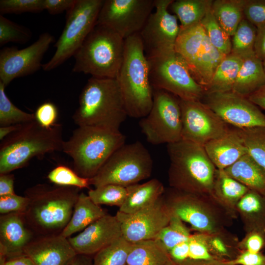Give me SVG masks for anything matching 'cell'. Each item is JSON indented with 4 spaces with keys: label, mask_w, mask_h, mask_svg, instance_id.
Wrapping results in <instances>:
<instances>
[{
    "label": "cell",
    "mask_w": 265,
    "mask_h": 265,
    "mask_svg": "<svg viewBox=\"0 0 265 265\" xmlns=\"http://www.w3.org/2000/svg\"><path fill=\"white\" fill-rule=\"evenodd\" d=\"M126 187L127 198L118 210L125 213H132L153 205L165 192L163 184L157 179Z\"/></svg>",
    "instance_id": "24"
},
{
    "label": "cell",
    "mask_w": 265,
    "mask_h": 265,
    "mask_svg": "<svg viewBox=\"0 0 265 265\" xmlns=\"http://www.w3.org/2000/svg\"><path fill=\"white\" fill-rule=\"evenodd\" d=\"M69 265H93V259L90 256L77 254Z\"/></svg>",
    "instance_id": "58"
},
{
    "label": "cell",
    "mask_w": 265,
    "mask_h": 265,
    "mask_svg": "<svg viewBox=\"0 0 265 265\" xmlns=\"http://www.w3.org/2000/svg\"><path fill=\"white\" fill-rule=\"evenodd\" d=\"M254 51L258 57L265 60V25L257 28Z\"/></svg>",
    "instance_id": "53"
},
{
    "label": "cell",
    "mask_w": 265,
    "mask_h": 265,
    "mask_svg": "<svg viewBox=\"0 0 265 265\" xmlns=\"http://www.w3.org/2000/svg\"><path fill=\"white\" fill-rule=\"evenodd\" d=\"M172 212L163 195L153 205L132 213L117 212L122 236L129 242L155 239L168 225Z\"/></svg>",
    "instance_id": "19"
},
{
    "label": "cell",
    "mask_w": 265,
    "mask_h": 265,
    "mask_svg": "<svg viewBox=\"0 0 265 265\" xmlns=\"http://www.w3.org/2000/svg\"><path fill=\"white\" fill-rule=\"evenodd\" d=\"M58 109L53 103L47 102L40 105L34 113L36 121L43 127L49 129L56 123Z\"/></svg>",
    "instance_id": "49"
},
{
    "label": "cell",
    "mask_w": 265,
    "mask_h": 265,
    "mask_svg": "<svg viewBox=\"0 0 265 265\" xmlns=\"http://www.w3.org/2000/svg\"><path fill=\"white\" fill-rule=\"evenodd\" d=\"M80 189L45 184L27 189L29 203L23 214L29 229L41 236L60 234L72 217Z\"/></svg>",
    "instance_id": "1"
},
{
    "label": "cell",
    "mask_w": 265,
    "mask_h": 265,
    "mask_svg": "<svg viewBox=\"0 0 265 265\" xmlns=\"http://www.w3.org/2000/svg\"><path fill=\"white\" fill-rule=\"evenodd\" d=\"M203 98L228 125L238 129L265 127V114L248 98L229 91L205 93Z\"/></svg>",
    "instance_id": "18"
},
{
    "label": "cell",
    "mask_w": 265,
    "mask_h": 265,
    "mask_svg": "<svg viewBox=\"0 0 265 265\" xmlns=\"http://www.w3.org/2000/svg\"><path fill=\"white\" fill-rule=\"evenodd\" d=\"M126 187L108 184L90 189L88 195L97 205L115 206L120 208L127 196Z\"/></svg>",
    "instance_id": "41"
},
{
    "label": "cell",
    "mask_w": 265,
    "mask_h": 265,
    "mask_svg": "<svg viewBox=\"0 0 265 265\" xmlns=\"http://www.w3.org/2000/svg\"><path fill=\"white\" fill-rule=\"evenodd\" d=\"M188 239L174 247L168 253L170 258L173 261L177 264H180L188 258Z\"/></svg>",
    "instance_id": "52"
},
{
    "label": "cell",
    "mask_w": 265,
    "mask_h": 265,
    "mask_svg": "<svg viewBox=\"0 0 265 265\" xmlns=\"http://www.w3.org/2000/svg\"><path fill=\"white\" fill-rule=\"evenodd\" d=\"M172 212L168 225L155 238L159 241L168 252L177 245L188 240L191 235L190 228L177 215Z\"/></svg>",
    "instance_id": "38"
},
{
    "label": "cell",
    "mask_w": 265,
    "mask_h": 265,
    "mask_svg": "<svg viewBox=\"0 0 265 265\" xmlns=\"http://www.w3.org/2000/svg\"><path fill=\"white\" fill-rule=\"evenodd\" d=\"M182 139L204 146L230 130L229 125L201 101L180 99Z\"/></svg>",
    "instance_id": "16"
},
{
    "label": "cell",
    "mask_w": 265,
    "mask_h": 265,
    "mask_svg": "<svg viewBox=\"0 0 265 265\" xmlns=\"http://www.w3.org/2000/svg\"><path fill=\"white\" fill-rule=\"evenodd\" d=\"M154 8V0H104L96 24L125 40L140 32Z\"/></svg>",
    "instance_id": "15"
},
{
    "label": "cell",
    "mask_w": 265,
    "mask_h": 265,
    "mask_svg": "<svg viewBox=\"0 0 265 265\" xmlns=\"http://www.w3.org/2000/svg\"><path fill=\"white\" fill-rule=\"evenodd\" d=\"M24 253L35 265H69L77 255L68 238L60 234L32 239Z\"/></svg>",
    "instance_id": "21"
},
{
    "label": "cell",
    "mask_w": 265,
    "mask_h": 265,
    "mask_svg": "<svg viewBox=\"0 0 265 265\" xmlns=\"http://www.w3.org/2000/svg\"><path fill=\"white\" fill-rule=\"evenodd\" d=\"M153 89L151 109L139 122L141 132L151 144L178 142L182 139V131L180 99L164 90Z\"/></svg>",
    "instance_id": "12"
},
{
    "label": "cell",
    "mask_w": 265,
    "mask_h": 265,
    "mask_svg": "<svg viewBox=\"0 0 265 265\" xmlns=\"http://www.w3.org/2000/svg\"><path fill=\"white\" fill-rule=\"evenodd\" d=\"M22 124L0 127V140L1 141L7 136L18 130Z\"/></svg>",
    "instance_id": "59"
},
{
    "label": "cell",
    "mask_w": 265,
    "mask_h": 265,
    "mask_svg": "<svg viewBox=\"0 0 265 265\" xmlns=\"http://www.w3.org/2000/svg\"><path fill=\"white\" fill-rule=\"evenodd\" d=\"M49 180L56 186H72L79 189L89 187L90 179L80 176L74 170L63 165L54 168L48 174Z\"/></svg>",
    "instance_id": "42"
},
{
    "label": "cell",
    "mask_w": 265,
    "mask_h": 265,
    "mask_svg": "<svg viewBox=\"0 0 265 265\" xmlns=\"http://www.w3.org/2000/svg\"><path fill=\"white\" fill-rule=\"evenodd\" d=\"M236 211L246 233L265 230V196L249 190L238 203Z\"/></svg>",
    "instance_id": "26"
},
{
    "label": "cell",
    "mask_w": 265,
    "mask_h": 265,
    "mask_svg": "<svg viewBox=\"0 0 265 265\" xmlns=\"http://www.w3.org/2000/svg\"><path fill=\"white\" fill-rule=\"evenodd\" d=\"M200 24L211 43L215 48L224 55L231 53V37L217 21L212 8L201 20Z\"/></svg>",
    "instance_id": "39"
},
{
    "label": "cell",
    "mask_w": 265,
    "mask_h": 265,
    "mask_svg": "<svg viewBox=\"0 0 265 265\" xmlns=\"http://www.w3.org/2000/svg\"><path fill=\"white\" fill-rule=\"evenodd\" d=\"M14 184L13 175L0 174V196L14 194Z\"/></svg>",
    "instance_id": "54"
},
{
    "label": "cell",
    "mask_w": 265,
    "mask_h": 265,
    "mask_svg": "<svg viewBox=\"0 0 265 265\" xmlns=\"http://www.w3.org/2000/svg\"><path fill=\"white\" fill-rule=\"evenodd\" d=\"M245 0H213L212 9L217 21L230 36L235 33L238 25L244 18Z\"/></svg>",
    "instance_id": "32"
},
{
    "label": "cell",
    "mask_w": 265,
    "mask_h": 265,
    "mask_svg": "<svg viewBox=\"0 0 265 265\" xmlns=\"http://www.w3.org/2000/svg\"><path fill=\"white\" fill-rule=\"evenodd\" d=\"M211 0H173L169 6L180 22V28H184L200 23L212 8Z\"/></svg>",
    "instance_id": "34"
},
{
    "label": "cell",
    "mask_w": 265,
    "mask_h": 265,
    "mask_svg": "<svg viewBox=\"0 0 265 265\" xmlns=\"http://www.w3.org/2000/svg\"><path fill=\"white\" fill-rule=\"evenodd\" d=\"M126 265H128L127 264H126Z\"/></svg>",
    "instance_id": "62"
},
{
    "label": "cell",
    "mask_w": 265,
    "mask_h": 265,
    "mask_svg": "<svg viewBox=\"0 0 265 265\" xmlns=\"http://www.w3.org/2000/svg\"><path fill=\"white\" fill-rule=\"evenodd\" d=\"M248 98L255 105L265 110V84L249 96Z\"/></svg>",
    "instance_id": "55"
},
{
    "label": "cell",
    "mask_w": 265,
    "mask_h": 265,
    "mask_svg": "<svg viewBox=\"0 0 265 265\" xmlns=\"http://www.w3.org/2000/svg\"><path fill=\"white\" fill-rule=\"evenodd\" d=\"M104 0H76L67 11L64 28L54 46L55 52L42 65L43 70H52L74 56L96 24Z\"/></svg>",
    "instance_id": "10"
},
{
    "label": "cell",
    "mask_w": 265,
    "mask_h": 265,
    "mask_svg": "<svg viewBox=\"0 0 265 265\" xmlns=\"http://www.w3.org/2000/svg\"><path fill=\"white\" fill-rule=\"evenodd\" d=\"M62 126L56 124L49 129L36 120L22 124L4 138L0 144V174L25 166L34 157L62 151Z\"/></svg>",
    "instance_id": "4"
},
{
    "label": "cell",
    "mask_w": 265,
    "mask_h": 265,
    "mask_svg": "<svg viewBox=\"0 0 265 265\" xmlns=\"http://www.w3.org/2000/svg\"><path fill=\"white\" fill-rule=\"evenodd\" d=\"M168 251L156 239L132 243L127 261L128 265H165Z\"/></svg>",
    "instance_id": "29"
},
{
    "label": "cell",
    "mask_w": 265,
    "mask_h": 265,
    "mask_svg": "<svg viewBox=\"0 0 265 265\" xmlns=\"http://www.w3.org/2000/svg\"><path fill=\"white\" fill-rule=\"evenodd\" d=\"M5 86L0 82V126L24 124L35 120L34 113L25 112L17 107L5 92Z\"/></svg>",
    "instance_id": "40"
},
{
    "label": "cell",
    "mask_w": 265,
    "mask_h": 265,
    "mask_svg": "<svg viewBox=\"0 0 265 265\" xmlns=\"http://www.w3.org/2000/svg\"><path fill=\"white\" fill-rule=\"evenodd\" d=\"M265 84L263 61L254 54L243 58L232 91L248 98Z\"/></svg>",
    "instance_id": "27"
},
{
    "label": "cell",
    "mask_w": 265,
    "mask_h": 265,
    "mask_svg": "<svg viewBox=\"0 0 265 265\" xmlns=\"http://www.w3.org/2000/svg\"><path fill=\"white\" fill-rule=\"evenodd\" d=\"M165 199L170 210L196 232L210 233L226 228L238 216L213 194L189 193L171 188Z\"/></svg>",
    "instance_id": "8"
},
{
    "label": "cell",
    "mask_w": 265,
    "mask_h": 265,
    "mask_svg": "<svg viewBox=\"0 0 265 265\" xmlns=\"http://www.w3.org/2000/svg\"><path fill=\"white\" fill-rule=\"evenodd\" d=\"M121 237V226L116 215L106 214L68 238L77 254L90 256Z\"/></svg>",
    "instance_id": "20"
},
{
    "label": "cell",
    "mask_w": 265,
    "mask_h": 265,
    "mask_svg": "<svg viewBox=\"0 0 265 265\" xmlns=\"http://www.w3.org/2000/svg\"><path fill=\"white\" fill-rule=\"evenodd\" d=\"M249 190L244 185L216 169L213 195L225 206L236 211L239 201Z\"/></svg>",
    "instance_id": "31"
},
{
    "label": "cell",
    "mask_w": 265,
    "mask_h": 265,
    "mask_svg": "<svg viewBox=\"0 0 265 265\" xmlns=\"http://www.w3.org/2000/svg\"><path fill=\"white\" fill-rule=\"evenodd\" d=\"M244 18L257 28L265 25V0H245Z\"/></svg>",
    "instance_id": "46"
},
{
    "label": "cell",
    "mask_w": 265,
    "mask_h": 265,
    "mask_svg": "<svg viewBox=\"0 0 265 265\" xmlns=\"http://www.w3.org/2000/svg\"><path fill=\"white\" fill-rule=\"evenodd\" d=\"M263 66H264V70H265V60L263 61Z\"/></svg>",
    "instance_id": "61"
},
{
    "label": "cell",
    "mask_w": 265,
    "mask_h": 265,
    "mask_svg": "<svg viewBox=\"0 0 265 265\" xmlns=\"http://www.w3.org/2000/svg\"><path fill=\"white\" fill-rule=\"evenodd\" d=\"M204 147L209 158L219 170L228 167L247 154L236 128H231L226 133L208 142Z\"/></svg>",
    "instance_id": "23"
},
{
    "label": "cell",
    "mask_w": 265,
    "mask_h": 265,
    "mask_svg": "<svg viewBox=\"0 0 265 265\" xmlns=\"http://www.w3.org/2000/svg\"><path fill=\"white\" fill-rule=\"evenodd\" d=\"M170 160L168 182L172 188L193 194H213L216 168L205 148L181 139L167 144Z\"/></svg>",
    "instance_id": "3"
},
{
    "label": "cell",
    "mask_w": 265,
    "mask_h": 265,
    "mask_svg": "<svg viewBox=\"0 0 265 265\" xmlns=\"http://www.w3.org/2000/svg\"><path fill=\"white\" fill-rule=\"evenodd\" d=\"M188 259L197 260H220L209 252L206 242L205 233L196 232L191 234L188 239Z\"/></svg>",
    "instance_id": "45"
},
{
    "label": "cell",
    "mask_w": 265,
    "mask_h": 265,
    "mask_svg": "<svg viewBox=\"0 0 265 265\" xmlns=\"http://www.w3.org/2000/svg\"><path fill=\"white\" fill-rule=\"evenodd\" d=\"M226 261L217 259L197 260L187 259L178 264L179 265H229L226 263Z\"/></svg>",
    "instance_id": "56"
},
{
    "label": "cell",
    "mask_w": 265,
    "mask_h": 265,
    "mask_svg": "<svg viewBox=\"0 0 265 265\" xmlns=\"http://www.w3.org/2000/svg\"><path fill=\"white\" fill-rule=\"evenodd\" d=\"M153 167L152 157L141 142L124 144L90 179V185L95 188L108 184L127 187L149 178Z\"/></svg>",
    "instance_id": "9"
},
{
    "label": "cell",
    "mask_w": 265,
    "mask_h": 265,
    "mask_svg": "<svg viewBox=\"0 0 265 265\" xmlns=\"http://www.w3.org/2000/svg\"><path fill=\"white\" fill-rule=\"evenodd\" d=\"M124 49L125 40L116 32L96 24L74 55L72 71L92 77L116 79Z\"/></svg>",
    "instance_id": "7"
},
{
    "label": "cell",
    "mask_w": 265,
    "mask_h": 265,
    "mask_svg": "<svg viewBox=\"0 0 265 265\" xmlns=\"http://www.w3.org/2000/svg\"><path fill=\"white\" fill-rule=\"evenodd\" d=\"M173 0H154L153 12L139 33L147 59L170 55L175 52L180 26L175 15L169 11Z\"/></svg>",
    "instance_id": "14"
},
{
    "label": "cell",
    "mask_w": 265,
    "mask_h": 265,
    "mask_svg": "<svg viewBox=\"0 0 265 265\" xmlns=\"http://www.w3.org/2000/svg\"><path fill=\"white\" fill-rule=\"evenodd\" d=\"M128 116L142 118L150 112L153 102L149 65L139 33L125 40L122 62L116 78Z\"/></svg>",
    "instance_id": "5"
},
{
    "label": "cell",
    "mask_w": 265,
    "mask_h": 265,
    "mask_svg": "<svg viewBox=\"0 0 265 265\" xmlns=\"http://www.w3.org/2000/svg\"><path fill=\"white\" fill-rule=\"evenodd\" d=\"M239 248L241 251L262 252L265 248V230H255L246 233L239 240Z\"/></svg>",
    "instance_id": "47"
},
{
    "label": "cell",
    "mask_w": 265,
    "mask_h": 265,
    "mask_svg": "<svg viewBox=\"0 0 265 265\" xmlns=\"http://www.w3.org/2000/svg\"><path fill=\"white\" fill-rule=\"evenodd\" d=\"M125 141L126 136L120 131L78 127L64 141L62 151L71 158L78 175L91 179Z\"/></svg>",
    "instance_id": "6"
},
{
    "label": "cell",
    "mask_w": 265,
    "mask_h": 265,
    "mask_svg": "<svg viewBox=\"0 0 265 265\" xmlns=\"http://www.w3.org/2000/svg\"><path fill=\"white\" fill-rule=\"evenodd\" d=\"M175 52L184 59L193 78L204 91L217 66L226 55L212 44L200 23L180 28Z\"/></svg>",
    "instance_id": "11"
},
{
    "label": "cell",
    "mask_w": 265,
    "mask_h": 265,
    "mask_svg": "<svg viewBox=\"0 0 265 265\" xmlns=\"http://www.w3.org/2000/svg\"><path fill=\"white\" fill-rule=\"evenodd\" d=\"M30 30L0 15V46L9 42L25 44L31 38Z\"/></svg>",
    "instance_id": "43"
},
{
    "label": "cell",
    "mask_w": 265,
    "mask_h": 265,
    "mask_svg": "<svg viewBox=\"0 0 265 265\" xmlns=\"http://www.w3.org/2000/svg\"><path fill=\"white\" fill-rule=\"evenodd\" d=\"M229 265H265V254L262 252L241 251L235 259L227 260Z\"/></svg>",
    "instance_id": "50"
},
{
    "label": "cell",
    "mask_w": 265,
    "mask_h": 265,
    "mask_svg": "<svg viewBox=\"0 0 265 265\" xmlns=\"http://www.w3.org/2000/svg\"><path fill=\"white\" fill-rule=\"evenodd\" d=\"M76 1V0H44V9L50 14H58L67 11Z\"/></svg>",
    "instance_id": "51"
},
{
    "label": "cell",
    "mask_w": 265,
    "mask_h": 265,
    "mask_svg": "<svg viewBox=\"0 0 265 265\" xmlns=\"http://www.w3.org/2000/svg\"><path fill=\"white\" fill-rule=\"evenodd\" d=\"M165 265H179L177 263L173 261L171 258L169 259Z\"/></svg>",
    "instance_id": "60"
},
{
    "label": "cell",
    "mask_w": 265,
    "mask_h": 265,
    "mask_svg": "<svg viewBox=\"0 0 265 265\" xmlns=\"http://www.w3.org/2000/svg\"><path fill=\"white\" fill-rule=\"evenodd\" d=\"M29 199L26 196L13 194L0 196V213L5 214L12 212L24 213L26 210Z\"/></svg>",
    "instance_id": "48"
},
{
    "label": "cell",
    "mask_w": 265,
    "mask_h": 265,
    "mask_svg": "<svg viewBox=\"0 0 265 265\" xmlns=\"http://www.w3.org/2000/svg\"><path fill=\"white\" fill-rule=\"evenodd\" d=\"M223 170L249 190L265 196V171L248 154Z\"/></svg>",
    "instance_id": "25"
},
{
    "label": "cell",
    "mask_w": 265,
    "mask_h": 265,
    "mask_svg": "<svg viewBox=\"0 0 265 265\" xmlns=\"http://www.w3.org/2000/svg\"><path fill=\"white\" fill-rule=\"evenodd\" d=\"M237 129L247 154L265 171V127Z\"/></svg>",
    "instance_id": "36"
},
{
    "label": "cell",
    "mask_w": 265,
    "mask_h": 265,
    "mask_svg": "<svg viewBox=\"0 0 265 265\" xmlns=\"http://www.w3.org/2000/svg\"><path fill=\"white\" fill-rule=\"evenodd\" d=\"M23 213L12 212L0 217V265L7 260L25 255L24 249L32 240V231Z\"/></svg>",
    "instance_id": "22"
},
{
    "label": "cell",
    "mask_w": 265,
    "mask_h": 265,
    "mask_svg": "<svg viewBox=\"0 0 265 265\" xmlns=\"http://www.w3.org/2000/svg\"><path fill=\"white\" fill-rule=\"evenodd\" d=\"M205 234L209 252L218 259L233 260L241 252L238 237L226 228Z\"/></svg>",
    "instance_id": "33"
},
{
    "label": "cell",
    "mask_w": 265,
    "mask_h": 265,
    "mask_svg": "<svg viewBox=\"0 0 265 265\" xmlns=\"http://www.w3.org/2000/svg\"><path fill=\"white\" fill-rule=\"evenodd\" d=\"M127 116L116 79L91 77L81 92L73 119L78 127L118 131Z\"/></svg>",
    "instance_id": "2"
},
{
    "label": "cell",
    "mask_w": 265,
    "mask_h": 265,
    "mask_svg": "<svg viewBox=\"0 0 265 265\" xmlns=\"http://www.w3.org/2000/svg\"><path fill=\"white\" fill-rule=\"evenodd\" d=\"M148 60L153 87L164 90L182 100L201 101L203 98L204 88L193 78L177 53Z\"/></svg>",
    "instance_id": "13"
},
{
    "label": "cell",
    "mask_w": 265,
    "mask_h": 265,
    "mask_svg": "<svg viewBox=\"0 0 265 265\" xmlns=\"http://www.w3.org/2000/svg\"><path fill=\"white\" fill-rule=\"evenodd\" d=\"M243 59L232 53L225 55L217 66L205 93L232 91Z\"/></svg>",
    "instance_id": "30"
},
{
    "label": "cell",
    "mask_w": 265,
    "mask_h": 265,
    "mask_svg": "<svg viewBox=\"0 0 265 265\" xmlns=\"http://www.w3.org/2000/svg\"><path fill=\"white\" fill-rule=\"evenodd\" d=\"M2 265H35L33 262L26 255L7 260Z\"/></svg>",
    "instance_id": "57"
},
{
    "label": "cell",
    "mask_w": 265,
    "mask_h": 265,
    "mask_svg": "<svg viewBox=\"0 0 265 265\" xmlns=\"http://www.w3.org/2000/svg\"><path fill=\"white\" fill-rule=\"evenodd\" d=\"M132 244L121 237L96 253L93 265H126Z\"/></svg>",
    "instance_id": "37"
},
{
    "label": "cell",
    "mask_w": 265,
    "mask_h": 265,
    "mask_svg": "<svg viewBox=\"0 0 265 265\" xmlns=\"http://www.w3.org/2000/svg\"><path fill=\"white\" fill-rule=\"evenodd\" d=\"M257 28L245 18L238 25L232 36V53L243 59L255 54V44Z\"/></svg>",
    "instance_id": "35"
},
{
    "label": "cell",
    "mask_w": 265,
    "mask_h": 265,
    "mask_svg": "<svg viewBox=\"0 0 265 265\" xmlns=\"http://www.w3.org/2000/svg\"><path fill=\"white\" fill-rule=\"evenodd\" d=\"M106 214L105 211L94 203L88 194L81 192L75 204L72 217L60 235L69 238Z\"/></svg>",
    "instance_id": "28"
},
{
    "label": "cell",
    "mask_w": 265,
    "mask_h": 265,
    "mask_svg": "<svg viewBox=\"0 0 265 265\" xmlns=\"http://www.w3.org/2000/svg\"><path fill=\"white\" fill-rule=\"evenodd\" d=\"M44 9V0H0L1 15L24 12L37 13Z\"/></svg>",
    "instance_id": "44"
},
{
    "label": "cell",
    "mask_w": 265,
    "mask_h": 265,
    "mask_svg": "<svg viewBox=\"0 0 265 265\" xmlns=\"http://www.w3.org/2000/svg\"><path fill=\"white\" fill-rule=\"evenodd\" d=\"M54 37L48 32L41 34L29 46L22 49L5 47L0 51V82L6 86L14 79L34 73L42 67L43 56Z\"/></svg>",
    "instance_id": "17"
}]
</instances>
